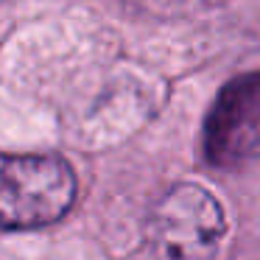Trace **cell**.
Segmentation results:
<instances>
[{
  "instance_id": "1",
  "label": "cell",
  "mask_w": 260,
  "mask_h": 260,
  "mask_svg": "<svg viewBox=\"0 0 260 260\" xmlns=\"http://www.w3.org/2000/svg\"><path fill=\"white\" fill-rule=\"evenodd\" d=\"M76 176L53 154H0V230H40L68 215Z\"/></svg>"
},
{
  "instance_id": "2",
  "label": "cell",
  "mask_w": 260,
  "mask_h": 260,
  "mask_svg": "<svg viewBox=\"0 0 260 260\" xmlns=\"http://www.w3.org/2000/svg\"><path fill=\"white\" fill-rule=\"evenodd\" d=\"M224 230L221 204L193 182L174 185L151 213V238L168 260H210Z\"/></svg>"
},
{
  "instance_id": "3",
  "label": "cell",
  "mask_w": 260,
  "mask_h": 260,
  "mask_svg": "<svg viewBox=\"0 0 260 260\" xmlns=\"http://www.w3.org/2000/svg\"><path fill=\"white\" fill-rule=\"evenodd\" d=\"M204 154L213 165L260 157V73H246L218 92L204 123Z\"/></svg>"
}]
</instances>
